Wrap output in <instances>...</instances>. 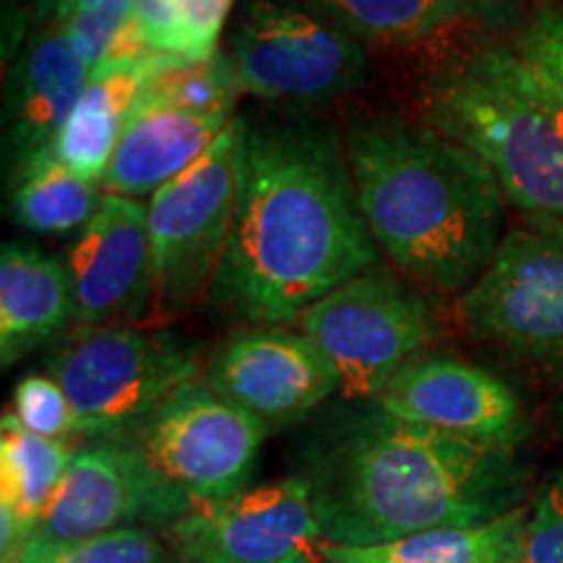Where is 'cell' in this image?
Segmentation results:
<instances>
[{"instance_id": "obj_1", "label": "cell", "mask_w": 563, "mask_h": 563, "mask_svg": "<svg viewBox=\"0 0 563 563\" xmlns=\"http://www.w3.org/2000/svg\"><path fill=\"white\" fill-rule=\"evenodd\" d=\"M378 256L340 133L243 118L235 217L209 300L256 327L298 323Z\"/></svg>"}, {"instance_id": "obj_2", "label": "cell", "mask_w": 563, "mask_h": 563, "mask_svg": "<svg viewBox=\"0 0 563 563\" xmlns=\"http://www.w3.org/2000/svg\"><path fill=\"white\" fill-rule=\"evenodd\" d=\"M323 543L378 545L517 511L530 470L509 449L394 418L376 402L316 433L306 475Z\"/></svg>"}, {"instance_id": "obj_3", "label": "cell", "mask_w": 563, "mask_h": 563, "mask_svg": "<svg viewBox=\"0 0 563 563\" xmlns=\"http://www.w3.org/2000/svg\"><path fill=\"white\" fill-rule=\"evenodd\" d=\"M357 203L378 251L435 292H464L501 245L506 199L490 167L428 123L361 118L344 131Z\"/></svg>"}, {"instance_id": "obj_4", "label": "cell", "mask_w": 563, "mask_h": 563, "mask_svg": "<svg viewBox=\"0 0 563 563\" xmlns=\"http://www.w3.org/2000/svg\"><path fill=\"white\" fill-rule=\"evenodd\" d=\"M422 118L475 152L534 230L563 235V104L514 47L443 60L420 91Z\"/></svg>"}, {"instance_id": "obj_5", "label": "cell", "mask_w": 563, "mask_h": 563, "mask_svg": "<svg viewBox=\"0 0 563 563\" xmlns=\"http://www.w3.org/2000/svg\"><path fill=\"white\" fill-rule=\"evenodd\" d=\"M47 373L66 391L91 441L125 439L170 394L196 378V347L167 329L79 327L58 344Z\"/></svg>"}, {"instance_id": "obj_6", "label": "cell", "mask_w": 563, "mask_h": 563, "mask_svg": "<svg viewBox=\"0 0 563 563\" xmlns=\"http://www.w3.org/2000/svg\"><path fill=\"white\" fill-rule=\"evenodd\" d=\"M243 118L211 150L150 201L152 311L144 323L165 327L209 298L235 217Z\"/></svg>"}, {"instance_id": "obj_7", "label": "cell", "mask_w": 563, "mask_h": 563, "mask_svg": "<svg viewBox=\"0 0 563 563\" xmlns=\"http://www.w3.org/2000/svg\"><path fill=\"white\" fill-rule=\"evenodd\" d=\"M347 402H376L433 336V302L420 285L382 266L357 274L300 316Z\"/></svg>"}, {"instance_id": "obj_8", "label": "cell", "mask_w": 563, "mask_h": 563, "mask_svg": "<svg viewBox=\"0 0 563 563\" xmlns=\"http://www.w3.org/2000/svg\"><path fill=\"white\" fill-rule=\"evenodd\" d=\"M228 55L243 95L287 108H321L368 79L365 45L295 0H249Z\"/></svg>"}, {"instance_id": "obj_9", "label": "cell", "mask_w": 563, "mask_h": 563, "mask_svg": "<svg viewBox=\"0 0 563 563\" xmlns=\"http://www.w3.org/2000/svg\"><path fill=\"white\" fill-rule=\"evenodd\" d=\"M264 435V422L230 405L207 382L191 378L123 441L162 483L194 504L245 490Z\"/></svg>"}, {"instance_id": "obj_10", "label": "cell", "mask_w": 563, "mask_h": 563, "mask_svg": "<svg viewBox=\"0 0 563 563\" xmlns=\"http://www.w3.org/2000/svg\"><path fill=\"white\" fill-rule=\"evenodd\" d=\"M460 319L477 340L563 376V235L506 232L485 272L460 295Z\"/></svg>"}, {"instance_id": "obj_11", "label": "cell", "mask_w": 563, "mask_h": 563, "mask_svg": "<svg viewBox=\"0 0 563 563\" xmlns=\"http://www.w3.org/2000/svg\"><path fill=\"white\" fill-rule=\"evenodd\" d=\"M191 506L152 473L123 439L91 441L76 449L51 506L42 514L19 563L121 527H170Z\"/></svg>"}, {"instance_id": "obj_12", "label": "cell", "mask_w": 563, "mask_h": 563, "mask_svg": "<svg viewBox=\"0 0 563 563\" xmlns=\"http://www.w3.org/2000/svg\"><path fill=\"white\" fill-rule=\"evenodd\" d=\"M167 538L180 563H313L323 545L302 477L194 501Z\"/></svg>"}, {"instance_id": "obj_13", "label": "cell", "mask_w": 563, "mask_h": 563, "mask_svg": "<svg viewBox=\"0 0 563 563\" xmlns=\"http://www.w3.org/2000/svg\"><path fill=\"white\" fill-rule=\"evenodd\" d=\"M203 382L266 428L298 422L340 391L323 352L285 327H251L224 336L203 365Z\"/></svg>"}, {"instance_id": "obj_14", "label": "cell", "mask_w": 563, "mask_h": 563, "mask_svg": "<svg viewBox=\"0 0 563 563\" xmlns=\"http://www.w3.org/2000/svg\"><path fill=\"white\" fill-rule=\"evenodd\" d=\"M394 418L517 452L530 433L519 394L496 373L439 352H420L376 399Z\"/></svg>"}, {"instance_id": "obj_15", "label": "cell", "mask_w": 563, "mask_h": 563, "mask_svg": "<svg viewBox=\"0 0 563 563\" xmlns=\"http://www.w3.org/2000/svg\"><path fill=\"white\" fill-rule=\"evenodd\" d=\"M79 327L146 321L152 311L150 203L104 194L66 256Z\"/></svg>"}, {"instance_id": "obj_16", "label": "cell", "mask_w": 563, "mask_h": 563, "mask_svg": "<svg viewBox=\"0 0 563 563\" xmlns=\"http://www.w3.org/2000/svg\"><path fill=\"white\" fill-rule=\"evenodd\" d=\"M87 84L89 70L74 53L60 24H45L26 37L5 89V173L51 150Z\"/></svg>"}, {"instance_id": "obj_17", "label": "cell", "mask_w": 563, "mask_h": 563, "mask_svg": "<svg viewBox=\"0 0 563 563\" xmlns=\"http://www.w3.org/2000/svg\"><path fill=\"white\" fill-rule=\"evenodd\" d=\"M235 118L230 112H191L141 95L100 180L102 194L152 199L196 165Z\"/></svg>"}, {"instance_id": "obj_18", "label": "cell", "mask_w": 563, "mask_h": 563, "mask_svg": "<svg viewBox=\"0 0 563 563\" xmlns=\"http://www.w3.org/2000/svg\"><path fill=\"white\" fill-rule=\"evenodd\" d=\"M76 323L66 262L37 245L5 243L0 251V363L11 368L58 340Z\"/></svg>"}, {"instance_id": "obj_19", "label": "cell", "mask_w": 563, "mask_h": 563, "mask_svg": "<svg viewBox=\"0 0 563 563\" xmlns=\"http://www.w3.org/2000/svg\"><path fill=\"white\" fill-rule=\"evenodd\" d=\"M178 63L183 60L159 58L91 74L79 102L74 104L58 136L53 139V157L81 178L100 183L146 81L157 70L178 66Z\"/></svg>"}, {"instance_id": "obj_20", "label": "cell", "mask_w": 563, "mask_h": 563, "mask_svg": "<svg viewBox=\"0 0 563 563\" xmlns=\"http://www.w3.org/2000/svg\"><path fill=\"white\" fill-rule=\"evenodd\" d=\"M66 441L26 431L11 412L0 420V559L19 563L70 464Z\"/></svg>"}, {"instance_id": "obj_21", "label": "cell", "mask_w": 563, "mask_h": 563, "mask_svg": "<svg viewBox=\"0 0 563 563\" xmlns=\"http://www.w3.org/2000/svg\"><path fill=\"white\" fill-rule=\"evenodd\" d=\"M525 511L481 527H441L378 545H321L323 563H522Z\"/></svg>"}, {"instance_id": "obj_22", "label": "cell", "mask_w": 563, "mask_h": 563, "mask_svg": "<svg viewBox=\"0 0 563 563\" xmlns=\"http://www.w3.org/2000/svg\"><path fill=\"white\" fill-rule=\"evenodd\" d=\"M9 178V211L19 228L40 235L81 232L102 203L100 183L81 178L51 150L26 159Z\"/></svg>"}, {"instance_id": "obj_23", "label": "cell", "mask_w": 563, "mask_h": 563, "mask_svg": "<svg viewBox=\"0 0 563 563\" xmlns=\"http://www.w3.org/2000/svg\"><path fill=\"white\" fill-rule=\"evenodd\" d=\"M306 5L361 45L399 51L426 45L467 21L452 0H306Z\"/></svg>"}, {"instance_id": "obj_24", "label": "cell", "mask_w": 563, "mask_h": 563, "mask_svg": "<svg viewBox=\"0 0 563 563\" xmlns=\"http://www.w3.org/2000/svg\"><path fill=\"white\" fill-rule=\"evenodd\" d=\"M133 19L154 51L183 63L217 55V40L235 0H131Z\"/></svg>"}, {"instance_id": "obj_25", "label": "cell", "mask_w": 563, "mask_h": 563, "mask_svg": "<svg viewBox=\"0 0 563 563\" xmlns=\"http://www.w3.org/2000/svg\"><path fill=\"white\" fill-rule=\"evenodd\" d=\"M60 26L74 53L87 66L89 76L108 68L139 66V63L165 58V53L154 51L146 42L133 19L131 0H100Z\"/></svg>"}, {"instance_id": "obj_26", "label": "cell", "mask_w": 563, "mask_h": 563, "mask_svg": "<svg viewBox=\"0 0 563 563\" xmlns=\"http://www.w3.org/2000/svg\"><path fill=\"white\" fill-rule=\"evenodd\" d=\"M141 95L191 112L235 115L241 84L235 79L230 55L220 51L201 63H178V66L157 70Z\"/></svg>"}, {"instance_id": "obj_27", "label": "cell", "mask_w": 563, "mask_h": 563, "mask_svg": "<svg viewBox=\"0 0 563 563\" xmlns=\"http://www.w3.org/2000/svg\"><path fill=\"white\" fill-rule=\"evenodd\" d=\"M13 418H16L26 431L42 439L66 441L68 435L79 433L76 412L70 407L66 391L47 373H30L13 389Z\"/></svg>"}, {"instance_id": "obj_28", "label": "cell", "mask_w": 563, "mask_h": 563, "mask_svg": "<svg viewBox=\"0 0 563 563\" xmlns=\"http://www.w3.org/2000/svg\"><path fill=\"white\" fill-rule=\"evenodd\" d=\"M34 563H170V555L146 527H121L58 548Z\"/></svg>"}, {"instance_id": "obj_29", "label": "cell", "mask_w": 563, "mask_h": 563, "mask_svg": "<svg viewBox=\"0 0 563 563\" xmlns=\"http://www.w3.org/2000/svg\"><path fill=\"white\" fill-rule=\"evenodd\" d=\"M514 51L563 104V3L534 9Z\"/></svg>"}, {"instance_id": "obj_30", "label": "cell", "mask_w": 563, "mask_h": 563, "mask_svg": "<svg viewBox=\"0 0 563 563\" xmlns=\"http://www.w3.org/2000/svg\"><path fill=\"white\" fill-rule=\"evenodd\" d=\"M522 563H563V467L540 490L527 519Z\"/></svg>"}, {"instance_id": "obj_31", "label": "cell", "mask_w": 563, "mask_h": 563, "mask_svg": "<svg viewBox=\"0 0 563 563\" xmlns=\"http://www.w3.org/2000/svg\"><path fill=\"white\" fill-rule=\"evenodd\" d=\"M467 21L504 30L519 16V0H452Z\"/></svg>"}, {"instance_id": "obj_32", "label": "cell", "mask_w": 563, "mask_h": 563, "mask_svg": "<svg viewBox=\"0 0 563 563\" xmlns=\"http://www.w3.org/2000/svg\"><path fill=\"white\" fill-rule=\"evenodd\" d=\"M100 3V0H30V11L34 21L45 24H66L70 16L89 9V5Z\"/></svg>"}, {"instance_id": "obj_33", "label": "cell", "mask_w": 563, "mask_h": 563, "mask_svg": "<svg viewBox=\"0 0 563 563\" xmlns=\"http://www.w3.org/2000/svg\"><path fill=\"white\" fill-rule=\"evenodd\" d=\"M561 410H563V405H561Z\"/></svg>"}]
</instances>
